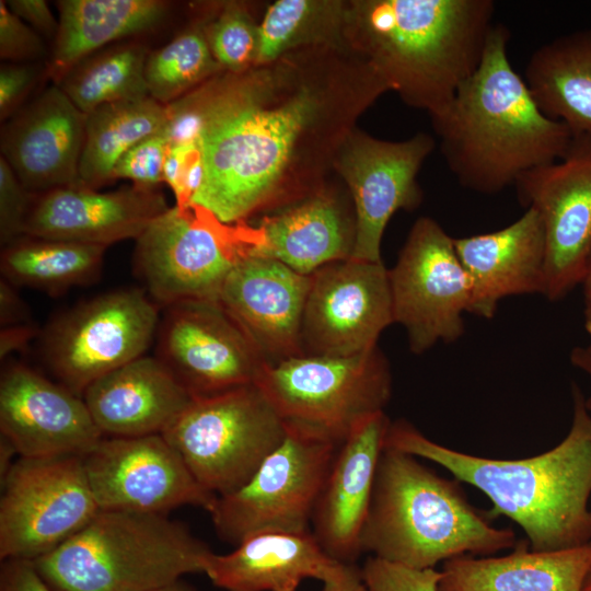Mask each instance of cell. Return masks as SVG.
<instances>
[{
    "instance_id": "35",
    "label": "cell",
    "mask_w": 591,
    "mask_h": 591,
    "mask_svg": "<svg viewBox=\"0 0 591 591\" xmlns=\"http://www.w3.org/2000/svg\"><path fill=\"white\" fill-rule=\"evenodd\" d=\"M222 71L198 22L148 55L144 77L150 96L167 105Z\"/></svg>"
},
{
    "instance_id": "2",
    "label": "cell",
    "mask_w": 591,
    "mask_h": 591,
    "mask_svg": "<svg viewBox=\"0 0 591 591\" xmlns=\"http://www.w3.org/2000/svg\"><path fill=\"white\" fill-rule=\"evenodd\" d=\"M566 437L525 459L501 460L461 452L432 441L410 422H390L384 447L421 457L482 491L489 519L517 523L533 551L553 552L591 543V414L578 385Z\"/></svg>"
},
{
    "instance_id": "34",
    "label": "cell",
    "mask_w": 591,
    "mask_h": 591,
    "mask_svg": "<svg viewBox=\"0 0 591 591\" xmlns=\"http://www.w3.org/2000/svg\"><path fill=\"white\" fill-rule=\"evenodd\" d=\"M148 55L139 43L113 46L80 61L56 85L84 114L105 104L148 97Z\"/></svg>"
},
{
    "instance_id": "9",
    "label": "cell",
    "mask_w": 591,
    "mask_h": 591,
    "mask_svg": "<svg viewBox=\"0 0 591 591\" xmlns=\"http://www.w3.org/2000/svg\"><path fill=\"white\" fill-rule=\"evenodd\" d=\"M253 248L247 222L227 224L199 206H174L136 239L134 267L159 306L218 301L224 280Z\"/></svg>"
},
{
    "instance_id": "7",
    "label": "cell",
    "mask_w": 591,
    "mask_h": 591,
    "mask_svg": "<svg viewBox=\"0 0 591 591\" xmlns=\"http://www.w3.org/2000/svg\"><path fill=\"white\" fill-rule=\"evenodd\" d=\"M256 384L286 426L336 444L362 420L384 412L392 395L390 364L378 347L268 363Z\"/></svg>"
},
{
    "instance_id": "45",
    "label": "cell",
    "mask_w": 591,
    "mask_h": 591,
    "mask_svg": "<svg viewBox=\"0 0 591 591\" xmlns=\"http://www.w3.org/2000/svg\"><path fill=\"white\" fill-rule=\"evenodd\" d=\"M199 150V143L187 146H169L163 167V182L178 196L182 179L190 158Z\"/></svg>"
},
{
    "instance_id": "44",
    "label": "cell",
    "mask_w": 591,
    "mask_h": 591,
    "mask_svg": "<svg viewBox=\"0 0 591 591\" xmlns=\"http://www.w3.org/2000/svg\"><path fill=\"white\" fill-rule=\"evenodd\" d=\"M15 286L4 278L0 280V322L1 327L31 324V313L19 296Z\"/></svg>"
},
{
    "instance_id": "18",
    "label": "cell",
    "mask_w": 591,
    "mask_h": 591,
    "mask_svg": "<svg viewBox=\"0 0 591 591\" xmlns=\"http://www.w3.org/2000/svg\"><path fill=\"white\" fill-rule=\"evenodd\" d=\"M392 323L389 269L383 262L348 258L311 275L301 326L304 355L369 351Z\"/></svg>"
},
{
    "instance_id": "8",
    "label": "cell",
    "mask_w": 591,
    "mask_h": 591,
    "mask_svg": "<svg viewBox=\"0 0 591 591\" xmlns=\"http://www.w3.org/2000/svg\"><path fill=\"white\" fill-rule=\"evenodd\" d=\"M286 434L283 420L257 384L195 397L162 433L217 497L242 487Z\"/></svg>"
},
{
    "instance_id": "14",
    "label": "cell",
    "mask_w": 591,
    "mask_h": 591,
    "mask_svg": "<svg viewBox=\"0 0 591 591\" xmlns=\"http://www.w3.org/2000/svg\"><path fill=\"white\" fill-rule=\"evenodd\" d=\"M164 309L155 357L194 397L257 383L268 362L218 301L190 300Z\"/></svg>"
},
{
    "instance_id": "17",
    "label": "cell",
    "mask_w": 591,
    "mask_h": 591,
    "mask_svg": "<svg viewBox=\"0 0 591 591\" xmlns=\"http://www.w3.org/2000/svg\"><path fill=\"white\" fill-rule=\"evenodd\" d=\"M83 464L101 510L167 514L194 506L210 512L217 499L162 434L103 437Z\"/></svg>"
},
{
    "instance_id": "31",
    "label": "cell",
    "mask_w": 591,
    "mask_h": 591,
    "mask_svg": "<svg viewBox=\"0 0 591 591\" xmlns=\"http://www.w3.org/2000/svg\"><path fill=\"white\" fill-rule=\"evenodd\" d=\"M85 115L79 175L81 185L96 189L112 181L113 169L125 152L163 131L167 107L148 96L105 104Z\"/></svg>"
},
{
    "instance_id": "15",
    "label": "cell",
    "mask_w": 591,
    "mask_h": 591,
    "mask_svg": "<svg viewBox=\"0 0 591 591\" xmlns=\"http://www.w3.org/2000/svg\"><path fill=\"white\" fill-rule=\"evenodd\" d=\"M514 186L520 204L542 219L544 296L559 300L582 285L591 253V134L573 135L559 160L524 173Z\"/></svg>"
},
{
    "instance_id": "40",
    "label": "cell",
    "mask_w": 591,
    "mask_h": 591,
    "mask_svg": "<svg viewBox=\"0 0 591 591\" xmlns=\"http://www.w3.org/2000/svg\"><path fill=\"white\" fill-rule=\"evenodd\" d=\"M47 49L39 34L0 1V57L11 62H39Z\"/></svg>"
},
{
    "instance_id": "54",
    "label": "cell",
    "mask_w": 591,
    "mask_h": 591,
    "mask_svg": "<svg viewBox=\"0 0 591 591\" xmlns=\"http://www.w3.org/2000/svg\"><path fill=\"white\" fill-rule=\"evenodd\" d=\"M591 508V507H590Z\"/></svg>"
},
{
    "instance_id": "48",
    "label": "cell",
    "mask_w": 591,
    "mask_h": 591,
    "mask_svg": "<svg viewBox=\"0 0 591 591\" xmlns=\"http://www.w3.org/2000/svg\"><path fill=\"white\" fill-rule=\"evenodd\" d=\"M570 361L573 367L582 371L591 379V349L587 347H575L570 354ZM584 404L591 414V395L584 397Z\"/></svg>"
},
{
    "instance_id": "13",
    "label": "cell",
    "mask_w": 591,
    "mask_h": 591,
    "mask_svg": "<svg viewBox=\"0 0 591 591\" xmlns=\"http://www.w3.org/2000/svg\"><path fill=\"white\" fill-rule=\"evenodd\" d=\"M389 281L394 323L405 328L414 354L463 335L471 283L453 237L436 220L415 221L395 266L389 269Z\"/></svg>"
},
{
    "instance_id": "38",
    "label": "cell",
    "mask_w": 591,
    "mask_h": 591,
    "mask_svg": "<svg viewBox=\"0 0 591 591\" xmlns=\"http://www.w3.org/2000/svg\"><path fill=\"white\" fill-rule=\"evenodd\" d=\"M169 142L161 134L148 137L125 152L112 172V181L126 178L132 185L151 188L163 182Z\"/></svg>"
},
{
    "instance_id": "42",
    "label": "cell",
    "mask_w": 591,
    "mask_h": 591,
    "mask_svg": "<svg viewBox=\"0 0 591 591\" xmlns=\"http://www.w3.org/2000/svg\"><path fill=\"white\" fill-rule=\"evenodd\" d=\"M0 591H55L38 572L34 561L1 560Z\"/></svg>"
},
{
    "instance_id": "11",
    "label": "cell",
    "mask_w": 591,
    "mask_h": 591,
    "mask_svg": "<svg viewBox=\"0 0 591 591\" xmlns=\"http://www.w3.org/2000/svg\"><path fill=\"white\" fill-rule=\"evenodd\" d=\"M159 311L144 289L97 296L49 324L44 359L60 384L82 396L96 380L144 356L158 332Z\"/></svg>"
},
{
    "instance_id": "53",
    "label": "cell",
    "mask_w": 591,
    "mask_h": 591,
    "mask_svg": "<svg viewBox=\"0 0 591 591\" xmlns=\"http://www.w3.org/2000/svg\"><path fill=\"white\" fill-rule=\"evenodd\" d=\"M582 591H591V567H590V569L588 571V575H587V577L584 579Z\"/></svg>"
},
{
    "instance_id": "33",
    "label": "cell",
    "mask_w": 591,
    "mask_h": 591,
    "mask_svg": "<svg viewBox=\"0 0 591 591\" xmlns=\"http://www.w3.org/2000/svg\"><path fill=\"white\" fill-rule=\"evenodd\" d=\"M348 1L278 0L259 23L255 65L277 60L285 54L309 46L347 47L345 19Z\"/></svg>"
},
{
    "instance_id": "23",
    "label": "cell",
    "mask_w": 591,
    "mask_h": 591,
    "mask_svg": "<svg viewBox=\"0 0 591 591\" xmlns=\"http://www.w3.org/2000/svg\"><path fill=\"white\" fill-rule=\"evenodd\" d=\"M390 422L381 412L358 424L339 444L320 493L311 532L341 564H355L362 554L361 532Z\"/></svg>"
},
{
    "instance_id": "1",
    "label": "cell",
    "mask_w": 591,
    "mask_h": 591,
    "mask_svg": "<svg viewBox=\"0 0 591 591\" xmlns=\"http://www.w3.org/2000/svg\"><path fill=\"white\" fill-rule=\"evenodd\" d=\"M389 91L345 47L218 73L167 104L176 127L200 135L205 173L190 204L237 224L301 200L325 184L357 118Z\"/></svg>"
},
{
    "instance_id": "52",
    "label": "cell",
    "mask_w": 591,
    "mask_h": 591,
    "mask_svg": "<svg viewBox=\"0 0 591 591\" xmlns=\"http://www.w3.org/2000/svg\"><path fill=\"white\" fill-rule=\"evenodd\" d=\"M583 290H591V253L588 259V265L584 274V278L582 281Z\"/></svg>"
},
{
    "instance_id": "39",
    "label": "cell",
    "mask_w": 591,
    "mask_h": 591,
    "mask_svg": "<svg viewBox=\"0 0 591 591\" xmlns=\"http://www.w3.org/2000/svg\"><path fill=\"white\" fill-rule=\"evenodd\" d=\"M34 194L25 188L7 160L0 157V241L8 245L23 235Z\"/></svg>"
},
{
    "instance_id": "4",
    "label": "cell",
    "mask_w": 591,
    "mask_h": 591,
    "mask_svg": "<svg viewBox=\"0 0 591 591\" xmlns=\"http://www.w3.org/2000/svg\"><path fill=\"white\" fill-rule=\"evenodd\" d=\"M509 30L495 24L483 59L449 107L432 118L444 161L466 189L496 194L559 160L573 137L546 116L508 56Z\"/></svg>"
},
{
    "instance_id": "24",
    "label": "cell",
    "mask_w": 591,
    "mask_h": 591,
    "mask_svg": "<svg viewBox=\"0 0 591 591\" xmlns=\"http://www.w3.org/2000/svg\"><path fill=\"white\" fill-rule=\"evenodd\" d=\"M453 241L471 283L470 313L491 318L507 297L544 296L546 239L534 208H525L518 220L500 230Z\"/></svg>"
},
{
    "instance_id": "28",
    "label": "cell",
    "mask_w": 591,
    "mask_h": 591,
    "mask_svg": "<svg viewBox=\"0 0 591 591\" xmlns=\"http://www.w3.org/2000/svg\"><path fill=\"white\" fill-rule=\"evenodd\" d=\"M591 543L553 552L518 541L502 556H460L442 564L441 591H582Z\"/></svg>"
},
{
    "instance_id": "21",
    "label": "cell",
    "mask_w": 591,
    "mask_h": 591,
    "mask_svg": "<svg viewBox=\"0 0 591 591\" xmlns=\"http://www.w3.org/2000/svg\"><path fill=\"white\" fill-rule=\"evenodd\" d=\"M85 117L51 84L2 126L1 155L32 194L81 185Z\"/></svg>"
},
{
    "instance_id": "37",
    "label": "cell",
    "mask_w": 591,
    "mask_h": 591,
    "mask_svg": "<svg viewBox=\"0 0 591 591\" xmlns=\"http://www.w3.org/2000/svg\"><path fill=\"white\" fill-rule=\"evenodd\" d=\"M361 577L368 591H441V570L418 569L369 556Z\"/></svg>"
},
{
    "instance_id": "19",
    "label": "cell",
    "mask_w": 591,
    "mask_h": 591,
    "mask_svg": "<svg viewBox=\"0 0 591 591\" xmlns=\"http://www.w3.org/2000/svg\"><path fill=\"white\" fill-rule=\"evenodd\" d=\"M0 431L22 457L84 456L105 437L82 396L23 363L0 379Z\"/></svg>"
},
{
    "instance_id": "5",
    "label": "cell",
    "mask_w": 591,
    "mask_h": 591,
    "mask_svg": "<svg viewBox=\"0 0 591 591\" xmlns=\"http://www.w3.org/2000/svg\"><path fill=\"white\" fill-rule=\"evenodd\" d=\"M517 542L512 529L495 526L470 503L459 480L384 447L361 532L362 553L426 569L460 556H491Z\"/></svg>"
},
{
    "instance_id": "6",
    "label": "cell",
    "mask_w": 591,
    "mask_h": 591,
    "mask_svg": "<svg viewBox=\"0 0 591 591\" xmlns=\"http://www.w3.org/2000/svg\"><path fill=\"white\" fill-rule=\"evenodd\" d=\"M211 553L166 514L100 510L34 564L55 591H148L204 573Z\"/></svg>"
},
{
    "instance_id": "12",
    "label": "cell",
    "mask_w": 591,
    "mask_h": 591,
    "mask_svg": "<svg viewBox=\"0 0 591 591\" xmlns=\"http://www.w3.org/2000/svg\"><path fill=\"white\" fill-rule=\"evenodd\" d=\"M1 484V560L34 561L49 554L101 510L83 456H20Z\"/></svg>"
},
{
    "instance_id": "49",
    "label": "cell",
    "mask_w": 591,
    "mask_h": 591,
    "mask_svg": "<svg viewBox=\"0 0 591 591\" xmlns=\"http://www.w3.org/2000/svg\"><path fill=\"white\" fill-rule=\"evenodd\" d=\"M18 454L13 444L3 436L0 437V475L4 478L13 463L14 455ZM19 455V454H18Z\"/></svg>"
},
{
    "instance_id": "3",
    "label": "cell",
    "mask_w": 591,
    "mask_h": 591,
    "mask_svg": "<svg viewBox=\"0 0 591 591\" xmlns=\"http://www.w3.org/2000/svg\"><path fill=\"white\" fill-rule=\"evenodd\" d=\"M495 8L491 0L348 1L345 39L390 91L432 119L478 68Z\"/></svg>"
},
{
    "instance_id": "26",
    "label": "cell",
    "mask_w": 591,
    "mask_h": 591,
    "mask_svg": "<svg viewBox=\"0 0 591 591\" xmlns=\"http://www.w3.org/2000/svg\"><path fill=\"white\" fill-rule=\"evenodd\" d=\"M82 397L105 437L162 434L195 398L146 355L93 382Z\"/></svg>"
},
{
    "instance_id": "50",
    "label": "cell",
    "mask_w": 591,
    "mask_h": 591,
    "mask_svg": "<svg viewBox=\"0 0 591 591\" xmlns=\"http://www.w3.org/2000/svg\"><path fill=\"white\" fill-rule=\"evenodd\" d=\"M148 591H196V589L184 579H179L166 586Z\"/></svg>"
},
{
    "instance_id": "25",
    "label": "cell",
    "mask_w": 591,
    "mask_h": 591,
    "mask_svg": "<svg viewBox=\"0 0 591 591\" xmlns=\"http://www.w3.org/2000/svg\"><path fill=\"white\" fill-rule=\"evenodd\" d=\"M251 255L276 259L302 275L351 257L356 221L350 202L335 187H322L253 227Z\"/></svg>"
},
{
    "instance_id": "27",
    "label": "cell",
    "mask_w": 591,
    "mask_h": 591,
    "mask_svg": "<svg viewBox=\"0 0 591 591\" xmlns=\"http://www.w3.org/2000/svg\"><path fill=\"white\" fill-rule=\"evenodd\" d=\"M344 565L311 531L265 532L245 538L229 554L212 552L204 573L224 591H296L308 578L329 580Z\"/></svg>"
},
{
    "instance_id": "41",
    "label": "cell",
    "mask_w": 591,
    "mask_h": 591,
    "mask_svg": "<svg viewBox=\"0 0 591 591\" xmlns=\"http://www.w3.org/2000/svg\"><path fill=\"white\" fill-rule=\"evenodd\" d=\"M40 76L39 62H10L0 67V118L15 114Z\"/></svg>"
},
{
    "instance_id": "32",
    "label": "cell",
    "mask_w": 591,
    "mask_h": 591,
    "mask_svg": "<svg viewBox=\"0 0 591 591\" xmlns=\"http://www.w3.org/2000/svg\"><path fill=\"white\" fill-rule=\"evenodd\" d=\"M26 236L1 253L2 278L13 286L59 292L99 278L106 246Z\"/></svg>"
},
{
    "instance_id": "43",
    "label": "cell",
    "mask_w": 591,
    "mask_h": 591,
    "mask_svg": "<svg viewBox=\"0 0 591 591\" xmlns=\"http://www.w3.org/2000/svg\"><path fill=\"white\" fill-rule=\"evenodd\" d=\"M12 13L47 38H56L59 22L45 0H8Z\"/></svg>"
},
{
    "instance_id": "30",
    "label": "cell",
    "mask_w": 591,
    "mask_h": 591,
    "mask_svg": "<svg viewBox=\"0 0 591 591\" xmlns=\"http://www.w3.org/2000/svg\"><path fill=\"white\" fill-rule=\"evenodd\" d=\"M523 78L546 116L565 124L572 135L591 134V27L540 46Z\"/></svg>"
},
{
    "instance_id": "47",
    "label": "cell",
    "mask_w": 591,
    "mask_h": 591,
    "mask_svg": "<svg viewBox=\"0 0 591 591\" xmlns=\"http://www.w3.org/2000/svg\"><path fill=\"white\" fill-rule=\"evenodd\" d=\"M322 591H368L361 570L355 564H345L329 580L323 582Z\"/></svg>"
},
{
    "instance_id": "20",
    "label": "cell",
    "mask_w": 591,
    "mask_h": 591,
    "mask_svg": "<svg viewBox=\"0 0 591 591\" xmlns=\"http://www.w3.org/2000/svg\"><path fill=\"white\" fill-rule=\"evenodd\" d=\"M311 275L247 255L224 280L218 302L271 364L304 355L301 326Z\"/></svg>"
},
{
    "instance_id": "36",
    "label": "cell",
    "mask_w": 591,
    "mask_h": 591,
    "mask_svg": "<svg viewBox=\"0 0 591 591\" xmlns=\"http://www.w3.org/2000/svg\"><path fill=\"white\" fill-rule=\"evenodd\" d=\"M202 25L209 48L224 71L241 72L255 66L259 24L242 3H224Z\"/></svg>"
},
{
    "instance_id": "51",
    "label": "cell",
    "mask_w": 591,
    "mask_h": 591,
    "mask_svg": "<svg viewBox=\"0 0 591 591\" xmlns=\"http://www.w3.org/2000/svg\"><path fill=\"white\" fill-rule=\"evenodd\" d=\"M584 327L590 337L588 347L591 349V290L584 291Z\"/></svg>"
},
{
    "instance_id": "16",
    "label": "cell",
    "mask_w": 591,
    "mask_h": 591,
    "mask_svg": "<svg viewBox=\"0 0 591 591\" xmlns=\"http://www.w3.org/2000/svg\"><path fill=\"white\" fill-rule=\"evenodd\" d=\"M436 147L425 132L403 141L380 140L356 128L341 144L334 170L348 186L356 232L350 258L379 263L390 219L416 209L422 193L417 175Z\"/></svg>"
},
{
    "instance_id": "22",
    "label": "cell",
    "mask_w": 591,
    "mask_h": 591,
    "mask_svg": "<svg viewBox=\"0 0 591 591\" xmlns=\"http://www.w3.org/2000/svg\"><path fill=\"white\" fill-rule=\"evenodd\" d=\"M169 208L162 194L136 185L107 193L59 187L34 195L23 235L108 247L137 239Z\"/></svg>"
},
{
    "instance_id": "10",
    "label": "cell",
    "mask_w": 591,
    "mask_h": 591,
    "mask_svg": "<svg viewBox=\"0 0 591 591\" xmlns=\"http://www.w3.org/2000/svg\"><path fill=\"white\" fill-rule=\"evenodd\" d=\"M287 427L280 445L233 493L210 510L217 535L239 545L265 532H310L313 512L339 444Z\"/></svg>"
},
{
    "instance_id": "46",
    "label": "cell",
    "mask_w": 591,
    "mask_h": 591,
    "mask_svg": "<svg viewBox=\"0 0 591 591\" xmlns=\"http://www.w3.org/2000/svg\"><path fill=\"white\" fill-rule=\"evenodd\" d=\"M37 328L31 324L1 327L0 332V357L3 359L12 351L22 350L35 337Z\"/></svg>"
},
{
    "instance_id": "29",
    "label": "cell",
    "mask_w": 591,
    "mask_h": 591,
    "mask_svg": "<svg viewBox=\"0 0 591 591\" xmlns=\"http://www.w3.org/2000/svg\"><path fill=\"white\" fill-rule=\"evenodd\" d=\"M47 74L55 84L76 65L117 39L149 31L167 14L161 0H60Z\"/></svg>"
}]
</instances>
